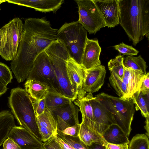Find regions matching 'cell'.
<instances>
[{"label": "cell", "mask_w": 149, "mask_h": 149, "mask_svg": "<svg viewBox=\"0 0 149 149\" xmlns=\"http://www.w3.org/2000/svg\"><path fill=\"white\" fill-rule=\"evenodd\" d=\"M58 30L45 17L25 20L17 54L10 63L18 83L27 79L36 57L57 40Z\"/></svg>", "instance_id": "obj_1"}, {"label": "cell", "mask_w": 149, "mask_h": 149, "mask_svg": "<svg viewBox=\"0 0 149 149\" xmlns=\"http://www.w3.org/2000/svg\"><path fill=\"white\" fill-rule=\"evenodd\" d=\"M119 24L136 46L149 33V0H118Z\"/></svg>", "instance_id": "obj_2"}, {"label": "cell", "mask_w": 149, "mask_h": 149, "mask_svg": "<svg viewBox=\"0 0 149 149\" xmlns=\"http://www.w3.org/2000/svg\"><path fill=\"white\" fill-rule=\"evenodd\" d=\"M8 98L11 111L20 126L41 140L32 100L25 89H12Z\"/></svg>", "instance_id": "obj_3"}, {"label": "cell", "mask_w": 149, "mask_h": 149, "mask_svg": "<svg viewBox=\"0 0 149 149\" xmlns=\"http://www.w3.org/2000/svg\"><path fill=\"white\" fill-rule=\"evenodd\" d=\"M95 97L113 115L116 124L128 137L135 112L132 99L124 100L104 93L96 95Z\"/></svg>", "instance_id": "obj_4"}, {"label": "cell", "mask_w": 149, "mask_h": 149, "mask_svg": "<svg viewBox=\"0 0 149 149\" xmlns=\"http://www.w3.org/2000/svg\"><path fill=\"white\" fill-rule=\"evenodd\" d=\"M54 68L62 95L73 101L77 95L71 86L68 77L66 63L70 58L63 45L57 40L52 43L45 50Z\"/></svg>", "instance_id": "obj_5"}, {"label": "cell", "mask_w": 149, "mask_h": 149, "mask_svg": "<svg viewBox=\"0 0 149 149\" xmlns=\"http://www.w3.org/2000/svg\"><path fill=\"white\" fill-rule=\"evenodd\" d=\"M87 31L78 21L65 23L57 31V40L64 46L70 57L81 65Z\"/></svg>", "instance_id": "obj_6"}, {"label": "cell", "mask_w": 149, "mask_h": 149, "mask_svg": "<svg viewBox=\"0 0 149 149\" xmlns=\"http://www.w3.org/2000/svg\"><path fill=\"white\" fill-rule=\"evenodd\" d=\"M23 24L19 18H15L1 28L0 55L6 61H12L16 56L21 40Z\"/></svg>", "instance_id": "obj_7"}, {"label": "cell", "mask_w": 149, "mask_h": 149, "mask_svg": "<svg viewBox=\"0 0 149 149\" xmlns=\"http://www.w3.org/2000/svg\"><path fill=\"white\" fill-rule=\"evenodd\" d=\"M33 79L47 84L49 91L62 94L54 68L44 51L36 57L26 79Z\"/></svg>", "instance_id": "obj_8"}, {"label": "cell", "mask_w": 149, "mask_h": 149, "mask_svg": "<svg viewBox=\"0 0 149 149\" xmlns=\"http://www.w3.org/2000/svg\"><path fill=\"white\" fill-rule=\"evenodd\" d=\"M78 7V22L90 34H95L106 26L93 0H76Z\"/></svg>", "instance_id": "obj_9"}, {"label": "cell", "mask_w": 149, "mask_h": 149, "mask_svg": "<svg viewBox=\"0 0 149 149\" xmlns=\"http://www.w3.org/2000/svg\"><path fill=\"white\" fill-rule=\"evenodd\" d=\"M50 111L56 118L58 124V130L60 132L72 126L71 124L73 123L74 124H80L79 120V110L73 102Z\"/></svg>", "instance_id": "obj_10"}, {"label": "cell", "mask_w": 149, "mask_h": 149, "mask_svg": "<svg viewBox=\"0 0 149 149\" xmlns=\"http://www.w3.org/2000/svg\"><path fill=\"white\" fill-rule=\"evenodd\" d=\"M21 149H42L43 143L25 128L15 125L8 136Z\"/></svg>", "instance_id": "obj_11"}, {"label": "cell", "mask_w": 149, "mask_h": 149, "mask_svg": "<svg viewBox=\"0 0 149 149\" xmlns=\"http://www.w3.org/2000/svg\"><path fill=\"white\" fill-rule=\"evenodd\" d=\"M66 69L70 83L77 98L84 97L86 93L83 90L86 70L71 57L67 61Z\"/></svg>", "instance_id": "obj_12"}, {"label": "cell", "mask_w": 149, "mask_h": 149, "mask_svg": "<svg viewBox=\"0 0 149 149\" xmlns=\"http://www.w3.org/2000/svg\"><path fill=\"white\" fill-rule=\"evenodd\" d=\"M108 28L119 24L118 0H93Z\"/></svg>", "instance_id": "obj_13"}, {"label": "cell", "mask_w": 149, "mask_h": 149, "mask_svg": "<svg viewBox=\"0 0 149 149\" xmlns=\"http://www.w3.org/2000/svg\"><path fill=\"white\" fill-rule=\"evenodd\" d=\"M91 100L96 130L102 136L109 126L116 122L113 115L93 95Z\"/></svg>", "instance_id": "obj_14"}, {"label": "cell", "mask_w": 149, "mask_h": 149, "mask_svg": "<svg viewBox=\"0 0 149 149\" xmlns=\"http://www.w3.org/2000/svg\"><path fill=\"white\" fill-rule=\"evenodd\" d=\"M106 72L105 67L101 65L86 70L83 91L92 94L98 91L104 82Z\"/></svg>", "instance_id": "obj_15"}, {"label": "cell", "mask_w": 149, "mask_h": 149, "mask_svg": "<svg viewBox=\"0 0 149 149\" xmlns=\"http://www.w3.org/2000/svg\"><path fill=\"white\" fill-rule=\"evenodd\" d=\"M101 49L97 39L87 38L81 58V65L86 70L101 65L99 59Z\"/></svg>", "instance_id": "obj_16"}, {"label": "cell", "mask_w": 149, "mask_h": 149, "mask_svg": "<svg viewBox=\"0 0 149 149\" xmlns=\"http://www.w3.org/2000/svg\"><path fill=\"white\" fill-rule=\"evenodd\" d=\"M92 94L90 93H86L84 96L77 98L73 102L79 108L81 113L82 118L81 123L95 133L99 134L96 130L91 104V98Z\"/></svg>", "instance_id": "obj_17"}, {"label": "cell", "mask_w": 149, "mask_h": 149, "mask_svg": "<svg viewBox=\"0 0 149 149\" xmlns=\"http://www.w3.org/2000/svg\"><path fill=\"white\" fill-rule=\"evenodd\" d=\"M9 3L34 8L42 12L55 13L61 7L63 0H6Z\"/></svg>", "instance_id": "obj_18"}, {"label": "cell", "mask_w": 149, "mask_h": 149, "mask_svg": "<svg viewBox=\"0 0 149 149\" xmlns=\"http://www.w3.org/2000/svg\"><path fill=\"white\" fill-rule=\"evenodd\" d=\"M144 75L142 72L124 67L123 81L126 85L125 99H132L134 95L139 91Z\"/></svg>", "instance_id": "obj_19"}, {"label": "cell", "mask_w": 149, "mask_h": 149, "mask_svg": "<svg viewBox=\"0 0 149 149\" xmlns=\"http://www.w3.org/2000/svg\"><path fill=\"white\" fill-rule=\"evenodd\" d=\"M24 85L25 91L33 100L45 98L49 91L47 84L34 79H26Z\"/></svg>", "instance_id": "obj_20"}, {"label": "cell", "mask_w": 149, "mask_h": 149, "mask_svg": "<svg viewBox=\"0 0 149 149\" xmlns=\"http://www.w3.org/2000/svg\"><path fill=\"white\" fill-rule=\"evenodd\" d=\"M102 136L107 143L118 144L129 143L128 137L116 124H113L109 126Z\"/></svg>", "instance_id": "obj_21"}, {"label": "cell", "mask_w": 149, "mask_h": 149, "mask_svg": "<svg viewBox=\"0 0 149 149\" xmlns=\"http://www.w3.org/2000/svg\"><path fill=\"white\" fill-rule=\"evenodd\" d=\"M15 125L14 117L10 111L4 110L0 112V147Z\"/></svg>", "instance_id": "obj_22"}, {"label": "cell", "mask_w": 149, "mask_h": 149, "mask_svg": "<svg viewBox=\"0 0 149 149\" xmlns=\"http://www.w3.org/2000/svg\"><path fill=\"white\" fill-rule=\"evenodd\" d=\"M36 118L38 126L48 129L55 135L58 132V125L56 120L52 112L46 108L42 113Z\"/></svg>", "instance_id": "obj_23"}, {"label": "cell", "mask_w": 149, "mask_h": 149, "mask_svg": "<svg viewBox=\"0 0 149 149\" xmlns=\"http://www.w3.org/2000/svg\"><path fill=\"white\" fill-rule=\"evenodd\" d=\"M45 101L46 107L50 110L73 102L71 99L62 94L49 91L45 97Z\"/></svg>", "instance_id": "obj_24"}, {"label": "cell", "mask_w": 149, "mask_h": 149, "mask_svg": "<svg viewBox=\"0 0 149 149\" xmlns=\"http://www.w3.org/2000/svg\"><path fill=\"white\" fill-rule=\"evenodd\" d=\"M78 136L80 140L86 146H90L94 142L104 141L101 135L95 133L81 123L80 124Z\"/></svg>", "instance_id": "obj_25"}, {"label": "cell", "mask_w": 149, "mask_h": 149, "mask_svg": "<svg viewBox=\"0 0 149 149\" xmlns=\"http://www.w3.org/2000/svg\"><path fill=\"white\" fill-rule=\"evenodd\" d=\"M149 93H143L139 91L133 95L132 100L136 111L140 110L145 118L149 117Z\"/></svg>", "instance_id": "obj_26"}, {"label": "cell", "mask_w": 149, "mask_h": 149, "mask_svg": "<svg viewBox=\"0 0 149 149\" xmlns=\"http://www.w3.org/2000/svg\"><path fill=\"white\" fill-rule=\"evenodd\" d=\"M125 67L142 72L146 75L147 65L146 62L141 55L135 57L128 56L123 58Z\"/></svg>", "instance_id": "obj_27"}, {"label": "cell", "mask_w": 149, "mask_h": 149, "mask_svg": "<svg viewBox=\"0 0 149 149\" xmlns=\"http://www.w3.org/2000/svg\"><path fill=\"white\" fill-rule=\"evenodd\" d=\"M110 72L109 80L110 84L119 97L125 100L127 92L126 85L116 74L112 71H110Z\"/></svg>", "instance_id": "obj_28"}, {"label": "cell", "mask_w": 149, "mask_h": 149, "mask_svg": "<svg viewBox=\"0 0 149 149\" xmlns=\"http://www.w3.org/2000/svg\"><path fill=\"white\" fill-rule=\"evenodd\" d=\"M123 56L120 55L116 56L115 58L110 59L108 63L110 71L114 72L122 80L125 67Z\"/></svg>", "instance_id": "obj_29"}, {"label": "cell", "mask_w": 149, "mask_h": 149, "mask_svg": "<svg viewBox=\"0 0 149 149\" xmlns=\"http://www.w3.org/2000/svg\"><path fill=\"white\" fill-rule=\"evenodd\" d=\"M128 149H149L148 137L144 134H137L129 144Z\"/></svg>", "instance_id": "obj_30"}, {"label": "cell", "mask_w": 149, "mask_h": 149, "mask_svg": "<svg viewBox=\"0 0 149 149\" xmlns=\"http://www.w3.org/2000/svg\"><path fill=\"white\" fill-rule=\"evenodd\" d=\"M60 135L68 144L75 149H88L86 145L82 142L78 136L63 135L58 130Z\"/></svg>", "instance_id": "obj_31"}, {"label": "cell", "mask_w": 149, "mask_h": 149, "mask_svg": "<svg viewBox=\"0 0 149 149\" xmlns=\"http://www.w3.org/2000/svg\"><path fill=\"white\" fill-rule=\"evenodd\" d=\"M13 78L12 72L9 68L0 62V81L7 86L11 82Z\"/></svg>", "instance_id": "obj_32"}, {"label": "cell", "mask_w": 149, "mask_h": 149, "mask_svg": "<svg viewBox=\"0 0 149 149\" xmlns=\"http://www.w3.org/2000/svg\"><path fill=\"white\" fill-rule=\"evenodd\" d=\"M113 47L118 51L120 54L123 55L133 56L136 55L139 51L133 47L132 46L127 45L123 42L115 45Z\"/></svg>", "instance_id": "obj_33"}, {"label": "cell", "mask_w": 149, "mask_h": 149, "mask_svg": "<svg viewBox=\"0 0 149 149\" xmlns=\"http://www.w3.org/2000/svg\"><path fill=\"white\" fill-rule=\"evenodd\" d=\"M32 101L36 116L42 113L46 108L45 98L38 100H32Z\"/></svg>", "instance_id": "obj_34"}, {"label": "cell", "mask_w": 149, "mask_h": 149, "mask_svg": "<svg viewBox=\"0 0 149 149\" xmlns=\"http://www.w3.org/2000/svg\"><path fill=\"white\" fill-rule=\"evenodd\" d=\"M80 126V124H76L66 128L61 132L59 131L63 135L77 136H78Z\"/></svg>", "instance_id": "obj_35"}, {"label": "cell", "mask_w": 149, "mask_h": 149, "mask_svg": "<svg viewBox=\"0 0 149 149\" xmlns=\"http://www.w3.org/2000/svg\"><path fill=\"white\" fill-rule=\"evenodd\" d=\"M41 140L45 142L55 136L54 134L48 129L40 126H38Z\"/></svg>", "instance_id": "obj_36"}, {"label": "cell", "mask_w": 149, "mask_h": 149, "mask_svg": "<svg viewBox=\"0 0 149 149\" xmlns=\"http://www.w3.org/2000/svg\"><path fill=\"white\" fill-rule=\"evenodd\" d=\"M143 93H149V73L147 72L143 79L139 91Z\"/></svg>", "instance_id": "obj_37"}, {"label": "cell", "mask_w": 149, "mask_h": 149, "mask_svg": "<svg viewBox=\"0 0 149 149\" xmlns=\"http://www.w3.org/2000/svg\"><path fill=\"white\" fill-rule=\"evenodd\" d=\"M54 136L43 143L42 149H62L59 145L55 140Z\"/></svg>", "instance_id": "obj_38"}, {"label": "cell", "mask_w": 149, "mask_h": 149, "mask_svg": "<svg viewBox=\"0 0 149 149\" xmlns=\"http://www.w3.org/2000/svg\"><path fill=\"white\" fill-rule=\"evenodd\" d=\"M54 137L55 140L59 145L62 149H75L64 140L58 132Z\"/></svg>", "instance_id": "obj_39"}, {"label": "cell", "mask_w": 149, "mask_h": 149, "mask_svg": "<svg viewBox=\"0 0 149 149\" xmlns=\"http://www.w3.org/2000/svg\"><path fill=\"white\" fill-rule=\"evenodd\" d=\"M3 149H21L13 140L8 137L3 142Z\"/></svg>", "instance_id": "obj_40"}, {"label": "cell", "mask_w": 149, "mask_h": 149, "mask_svg": "<svg viewBox=\"0 0 149 149\" xmlns=\"http://www.w3.org/2000/svg\"><path fill=\"white\" fill-rule=\"evenodd\" d=\"M106 149H128L129 143L114 144L107 143L104 140Z\"/></svg>", "instance_id": "obj_41"}, {"label": "cell", "mask_w": 149, "mask_h": 149, "mask_svg": "<svg viewBox=\"0 0 149 149\" xmlns=\"http://www.w3.org/2000/svg\"><path fill=\"white\" fill-rule=\"evenodd\" d=\"M87 146L88 149H106L104 140L103 142H94L90 145Z\"/></svg>", "instance_id": "obj_42"}, {"label": "cell", "mask_w": 149, "mask_h": 149, "mask_svg": "<svg viewBox=\"0 0 149 149\" xmlns=\"http://www.w3.org/2000/svg\"><path fill=\"white\" fill-rule=\"evenodd\" d=\"M7 86L0 81V96L5 93L7 90Z\"/></svg>", "instance_id": "obj_43"}, {"label": "cell", "mask_w": 149, "mask_h": 149, "mask_svg": "<svg viewBox=\"0 0 149 149\" xmlns=\"http://www.w3.org/2000/svg\"><path fill=\"white\" fill-rule=\"evenodd\" d=\"M145 125L144 126V128L147 132L146 135L149 138V117L146 118Z\"/></svg>", "instance_id": "obj_44"}, {"label": "cell", "mask_w": 149, "mask_h": 149, "mask_svg": "<svg viewBox=\"0 0 149 149\" xmlns=\"http://www.w3.org/2000/svg\"><path fill=\"white\" fill-rule=\"evenodd\" d=\"M1 29H0V45L1 41Z\"/></svg>", "instance_id": "obj_45"}, {"label": "cell", "mask_w": 149, "mask_h": 149, "mask_svg": "<svg viewBox=\"0 0 149 149\" xmlns=\"http://www.w3.org/2000/svg\"><path fill=\"white\" fill-rule=\"evenodd\" d=\"M6 1V0H0V4Z\"/></svg>", "instance_id": "obj_46"}]
</instances>
